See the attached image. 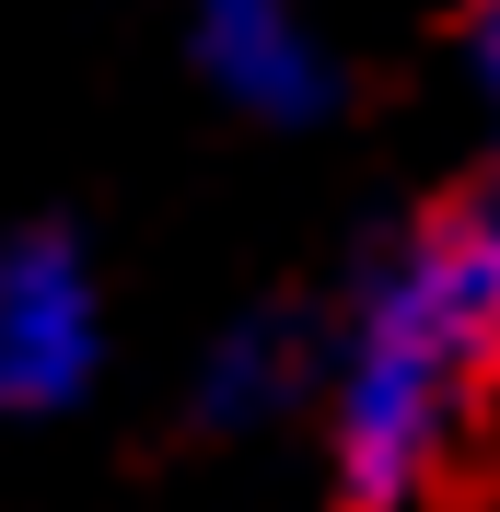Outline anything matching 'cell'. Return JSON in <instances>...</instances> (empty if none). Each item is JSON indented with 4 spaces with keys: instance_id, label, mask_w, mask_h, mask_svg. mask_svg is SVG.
<instances>
[{
    "instance_id": "5b68a950",
    "label": "cell",
    "mask_w": 500,
    "mask_h": 512,
    "mask_svg": "<svg viewBox=\"0 0 500 512\" xmlns=\"http://www.w3.org/2000/svg\"><path fill=\"white\" fill-rule=\"evenodd\" d=\"M477 70L500 82V0H477Z\"/></svg>"
},
{
    "instance_id": "7a4b0ae2",
    "label": "cell",
    "mask_w": 500,
    "mask_h": 512,
    "mask_svg": "<svg viewBox=\"0 0 500 512\" xmlns=\"http://www.w3.org/2000/svg\"><path fill=\"white\" fill-rule=\"evenodd\" d=\"M105 361V315H94V268L70 233H12L0 245V408L47 419L70 408Z\"/></svg>"
},
{
    "instance_id": "277c9868",
    "label": "cell",
    "mask_w": 500,
    "mask_h": 512,
    "mask_svg": "<svg viewBox=\"0 0 500 512\" xmlns=\"http://www.w3.org/2000/svg\"><path fill=\"white\" fill-rule=\"evenodd\" d=\"M303 384H314V338L291 315H245V326H221L210 373H198V408L210 419H268V408H291Z\"/></svg>"
},
{
    "instance_id": "3957f363",
    "label": "cell",
    "mask_w": 500,
    "mask_h": 512,
    "mask_svg": "<svg viewBox=\"0 0 500 512\" xmlns=\"http://www.w3.org/2000/svg\"><path fill=\"white\" fill-rule=\"evenodd\" d=\"M198 70H210L221 105H245L268 128L326 117V94H338V70L291 0H198Z\"/></svg>"
},
{
    "instance_id": "8992f818",
    "label": "cell",
    "mask_w": 500,
    "mask_h": 512,
    "mask_svg": "<svg viewBox=\"0 0 500 512\" xmlns=\"http://www.w3.org/2000/svg\"><path fill=\"white\" fill-rule=\"evenodd\" d=\"M489 210H500V198H489Z\"/></svg>"
},
{
    "instance_id": "6da1fadb",
    "label": "cell",
    "mask_w": 500,
    "mask_h": 512,
    "mask_svg": "<svg viewBox=\"0 0 500 512\" xmlns=\"http://www.w3.org/2000/svg\"><path fill=\"white\" fill-rule=\"evenodd\" d=\"M500 419V210L407 233L361 291L338 361L349 512H442Z\"/></svg>"
}]
</instances>
